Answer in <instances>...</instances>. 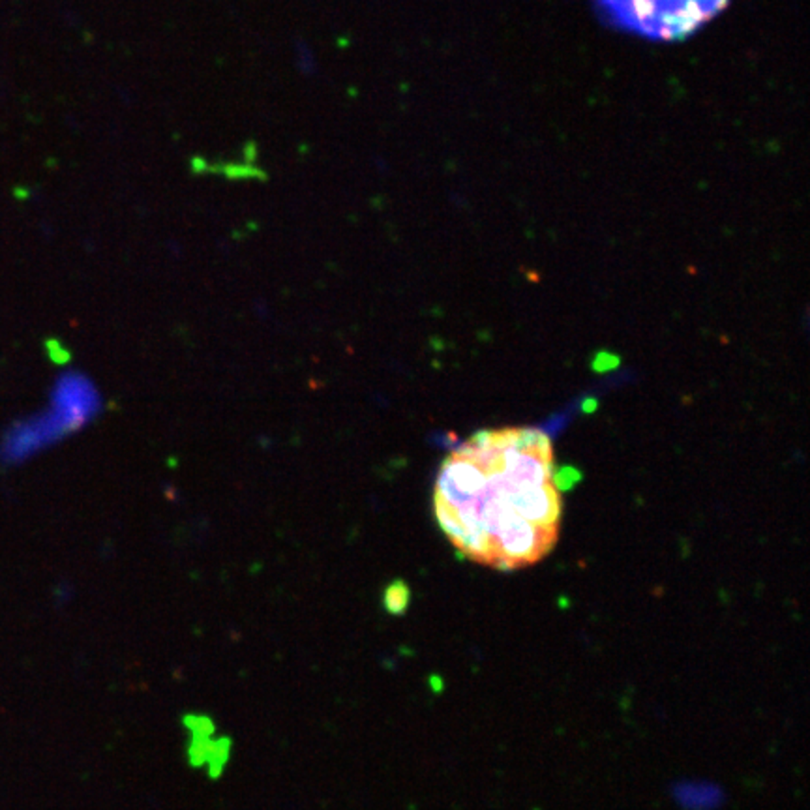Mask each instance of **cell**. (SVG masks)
<instances>
[{
	"label": "cell",
	"mask_w": 810,
	"mask_h": 810,
	"mask_svg": "<svg viewBox=\"0 0 810 810\" xmlns=\"http://www.w3.org/2000/svg\"><path fill=\"white\" fill-rule=\"evenodd\" d=\"M555 469L552 439L536 428L479 432L441 464L435 520L469 561L495 570L531 567L559 536Z\"/></svg>",
	"instance_id": "1"
},
{
	"label": "cell",
	"mask_w": 810,
	"mask_h": 810,
	"mask_svg": "<svg viewBox=\"0 0 810 810\" xmlns=\"http://www.w3.org/2000/svg\"><path fill=\"white\" fill-rule=\"evenodd\" d=\"M612 25L649 39L681 42L728 6L730 0H597Z\"/></svg>",
	"instance_id": "2"
},
{
	"label": "cell",
	"mask_w": 810,
	"mask_h": 810,
	"mask_svg": "<svg viewBox=\"0 0 810 810\" xmlns=\"http://www.w3.org/2000/svg\"><path fill=\"white\" fill-rule=\"evenodd\" d=\"M411 591L405 581L396 580L387 586L383 593V606L390 615H402L409 608Z\"/></svg>",
	"instance_id": "3"
},
{
	"label": "cell",
	"mask_w": 810,
	"mask_h": 810,
	"mask_svg": "<svg viewBox=\"0 0 810 810\" xmlns=\"http://www.w3.org/2000/svg\"><path fill=\"white\" fill-rule=\"evenodd\" d=\"M186 726L192 730L193 737H209L212 734V722L204 716H186Z\"/></svg>",
	"instance_id": "4"
},
{
	"label": "cell",
	"mask_w": 810,
	"mask_h": 810,
	"mask_svg": "<svg viewBox=\"0 0 810 810\" xmlns=\"http://www.w3.org/2000/svg\"><path fill=\"white\" fill-rule=\"evenodd\" d=\"M619 364L617 357H613V355H610V353H599L597 357H595L593 360V370L599 371V373H606V371L613 370L615 366Z\"/></svg>",
	"instance_id": "5"
}]
</instances>
